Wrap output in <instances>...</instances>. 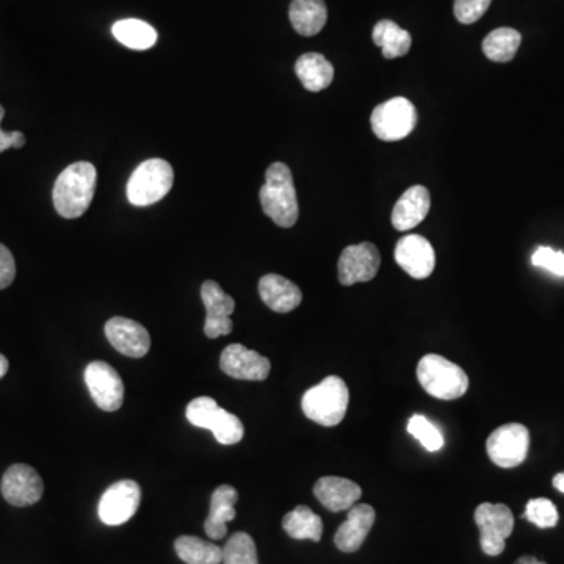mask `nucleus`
<instances>
[{
    "label": "nucleus",
    "mask_w": 564,
    "mask_h": 564,
    "mask_svg": "<svg viewBox=\"0 0 564 564\" xmlns=\"http://www.w3.org/2000/svg\"><path fill=\"white\" fill-rule=\"evenodd\" d=\"M420 386L439 400H456L463 397L469 387L466 372L455 362L439 355H427L417 366Z\"/></svg>",
    "instance_id": "4"
},
{
    "label": "nucleus",
    "mask_w": 564,
    "mask_h": 564,
    "mask_svg": "<svg viewBox=\"0 0 564 564\" xmlns=\"http://www.w3.org/2000/svg\"><path fill=\"white\" fill-rule=\"evenodd\" d=\"M532 264L535 267L544 268L554 275L564 276V253H561V251L552 250L547 246H539L538 250L533 253Z\"/></svg>",
    "instance_id": "34"
},
{
    "label": "nucleus",
    "mask_w": 564,
    "mask_h": 564,
    "mask_svg": "<svg viewBox=\"0 0 564 564\" xmlns=\"http://www.w3.org/2000/svg\"><path fill=\"white\" fill-rule=\"evenodd\" d=\"M430 192L423 185L409 187L392 210V225L397 231H411L427 218L430 212Z\"/></svg>",
    "instance_id": "19"
},
{
    "label": "nucleus",
    "mask_w": 564,
    "mask_h": 564,
    "mask_svg": "<svg viewBox=\"0 0 564 564\" xmlns=\"http://www.w3.org/2000/svg\"><path fill=\"white\" fill-rule=\"evenodd\" d=\"M176 554L187 564H221L223 549L196 536H179L174 543Z\"/></svg>",
    "instance_id": "28"
},
{
    "label": "nucleus",
    "mask_w": 564,
    "mask_h": 564,
    "mask_svg": "<svg viewBox=\"0 0 564 564\" xmlns=\"http://www.w3.org/2000/svg\"><path fill=\"white\" fill-rule=\"evenodd\" d=\"M98 171L90 162H76L62 171L55 181L54 207L58 215L68 220L82 217L93 201Z\"/></svg>",
    "instance_id": "1"
},
{
    "label": "nucleus",
    "mask_w": 564,
    "mask_h": 564,
    "mask_svg": "<svg viewBox=\"0 0 564 564\" xmlns=\"http://www.w3.org/2000/svg\"><path fill=\"white\" fill-rule=\"evenodd\" d=\"M295 73L306 90L319 93L333 84L334 66L322 54L309 52L298 58Z\"/></svg>",
    "instance_id": "24"
},
{
    "label": "nucleus",
    "mask_w": 564,
    "mask_h": 564,
    "mask_svg": "<svg viewBox=\"0 0 564 564\" xmlns=\"http://www.w3.org/2000/svg\"><path fill=\"white\" fill-rule=\"evenodd\" d=\"M8 367H10V364H8V359L5 358L4 355H0V380H2L5 375H7Z\"/></svg>",
    "instance_id": "37"
},
{
    "label": "nucleus",
    "mask_w": 564,
    "mask_h": 564,
    "mask_svg": "<svg viewBox=\"0 0 564 564\" xmlns=\"http://www.w3.org/2000/svg\"><path fill=\"white\" fill-rule=\"evenodd\" d=\"M220 367L226 375L235 380L264 381L272 370V364L257 351L232 344L221 353Z\"/></svg>",
    "instance_id": "15"
},
{
    "label": "nucleus",
    "mask_w": 564,
    "mask_h": 564,
    "mask_svg": "<svg viewBox=\"0 0 564 564\" xmlns=\"http://www.w3.org/2000/svg\"><path fill=\"white\" fill-rule=\"evenodd\" d=\"M174 171L163 159H149L138 165L127 182V199L138 207L151 206L170 193Z\"/></svg>",
    "instance_id": "5"
},
{
    "label": "nucleus",
    "mask_w": 564,
    "mask_h": 564,
    "mask_svg": "<svg viewBox=\"0 0 564 564\" xmlns=\"http://www.w3.org/2000/svg\"><path fill=\"white\" fill-rule=\"evenodd\" d=\"M141 489L137 481H116L99 500V519L105 525L126 524L140 507Z\"/></svg>",
    "instance_id": "11"
},
{
    "label": "nucleus",
    "mask_w": 564,
    "mask_h": 564,
    "mask_svg": "<svg viewBox=\"0 0 564 564\" xmlns=\"http://www.w3.org/2000/svg\"><path fill=\"white\" fill-rule=\"evenodd\" d=\"M5 109L0 105V123L4 120ZM26 145V137L22 132H4L0 127V152L7 151L8 148H22Z\"/></svg>",
    "instance_id": "36"
},
{
    "label": "nucleus",
    "mask_w": 564,
    "mask_h": 564,
    "mask_svg": "<svg viewBox=\"0 0 564 564\" xmlns=\"http://www.w3.org/2000/svg\"><path fill=\"white\" fill-rule=\"evenodd\" d=\"M239 494L232 486H218L210 499V511L204 522V530L210 539H223L228 533V522L234 521L235 503Z\"/></svg>",
    "instance_id": "22"
},
{
    "label": "nucleus",
    "mask_w": 564,
    "mask_h": 564,
    "mask_svg": "<svg viewBox=\"0 0 564 564\" xmlns=\"http://www.w3.org/2000/svg\"><path fill=\"white\" fill-rule=\"evenodd\" d=\"M113 37L134 51H148L157 43V32L140 19H121L112 27Z\"/></svg>",
    "instance_id": "26"
},
{
    "label": "nucleus",
    "mask_w": 564,
    "mask_h": 564,
    "mask_svg": "<svg viewBox=\"0 0 564 564\" xmlns=\"http://www.w3.org/2000/svg\"><path fill=\"white\" fill-rule=\"evenodd\" d=\"M492 0H455L453 11L461 24H474L488 11Z\"/></svg>",
    "instance_id": "33"
},
{
    "label": "nucleus",
    "mask_w": 564,
    "mask_h": 564,
    "mask_svg": "<svg viewBox=\"0 0 564 564\" xmlns=\"http://www.w3.org/2000/svg\"><path fill=\"white\" fill-rule=\"evenodd\" d=\"M282 527L293 539H311L314 543H319L322 539V519L311 508L304 507V505L287 513L282 519Z\"/></svg>",
    "instance_id": "27"
},
{
    "label": "nucleus",
    "mask_w": 564,
    "mask_h": 564,
    "mask_svg": "<svg viewBox=\"0 0 564 564\" xmlns=\"http://www.w3.org/2000/svg\"><path fill=\"white\" fill-rule=\"evenodd\" d=\"M185 416L193 427L212 431L215 439L223 445L239 444L245 434L242 420L220 408L214 398H195L188 403Z\"/></svg>",
    "instance_id": "6"
},
{
    "label": "nucleus",
    "mask_w": 564,
    "mask_h": 564,
    "mask_svg": "<svg viewBox=\"0 0 564 564\" xmlns=\"http://www.w3.org/2000/svg\"><path fill=\"white\" fill-rule=\"evenodd\" d=\"M525 519L539 528H552L558 524V510L549 499H533L525 508Z\"/></svg>",
    "instance_id": "32"
},
{
    "label": "nucleus",
    "mask_w": 564,
    "mask_h": 564,
    "mask_svg": "<svg viewBox=\"0 0 564 564\" xmlns=\"http://www.w3.org/2000/svg\"><path fill=\"white\" fill-rule=\"evenodd\" d=\"M514 564H546V563H544V561H539L538 558L530 557V555H527V557L519 558V560H517L516 563Z\"/></svg>",
    "instance_id": "38"
},
{
    "label": "nucleus",
    "mask_w": 564,
    "mask_h": 564,
    "mask_svg": "<svg viewBox=\"0 0 564 564\" xmlns=\"http://www.w3.org/2000/svg\"><path fill=\"white\" fill-rule=\"evenodd\" d=\"M521 33L510 27L492 30L483 41V52L492 62L507 63L513 60L521 46Z\"/></svg>",
    "instance_id": "29"
},
{
    "label": "nucleus",
    "mask_w": 564,
    "mask_h": 564,
    "mask_svg": "<svg viewBox=\"0 0 564 564\" xmlns=\"http://www.w3.org/2000/svg\"><path fill=\"white\" fill-rule=\"evenodd\" d=\"M15 276V257H13L7 246L0 243V290L11 286V282L15 281Z\"/></svg>",
    "instance_id": "35"
},
{
    "label": "nucleus",
    "mask_w": 564,
    "mask_h": 564,
    "mask_svg": "<svg viewBox=\"0 0 564 564\" xmlns=\"http://www.w3.org/2000/svg\"><path fill=\"white\" fill-rule=\"evenodd\" d=\"M314 494L326 510L339 513L355 507L361 499V488L355 481L342 477H322L314 486Z\"/></svg>",
    "instance_id": "20"
},
{
    "label": "nucleus",
    "mask_w": 564,
    "mask_h": 564,
    "mask_svg": "<svg viewBox=\"0 0 564 564\" xmlns=\"http://www.w3.org/2000/svg\"><path fill=\"white\" fill-rule=\"evenodd\" d=\"M395 261L411 278L425 279L434 272L436 254L425 237L409 234L398 240Z\"/></svg>",
    "instance_id": "17"
},
{
    "label": "nucleus",
    "mask_w": 564,
    "mask_h": 564,
    "mask_svg": "<svg viewBox=\"0 0 564 564\" xmlns=\"http://www.w3.org/2000/svg\"><path fill=\"white\" fill-rule=\"evenodd\" d=\"M373 43L383 49L384 58L392 60L408 54L413 38L394 21L383 19L373 27Z\"/></svg>",
    "instance_id": "25"
},
{
    "label": "nucleus",
    "mask_w": 564,
    "mask_h": 564,
    "mask_svg": "<svg viewBox=\"0 0 564 564\" xmlns=\"http://www.w3.org/2000/svg\"><path fill=\"white\" fill-rule=\"evenodd\" d=\"M259 295L268 308L279 314H287L297 309L303 301L300 287L290 279L275 273L262 276L259 281Z\"/></svg>",
    "instance_id": "21"
},
{
    "label": "nucleus",
    "mask_w": 564,
    "mask_h": 564,
    "mask_svg": "<svg viewBox=\"0 0 564 564\" xmlns=\"http://www.w3.org/2000/svg\"><path fill=\"white\" fill-rule=\"evenodd\" d=\"M475 522L480 528L481 550L489 557L502 554L514 528L510 508L503 503H481L475 510Z\"/></svg>",
    "instance_id": "8"
},
{
    "label": "nucleus",
    "mask_w": 564,
    "mask_h": 564,
    "mask_svg": "<svg viewBox=\"0 0 564 564\" xmlns=\"http://www.w3.org/2000/svg\"><path fill=\"white\" fill-rule=\"evenodd\" d=\"M262 210L268 218L281 228H292L300 215L297 190L293 184V176L286 163L275 162L265 173V184L261 193Z\"/></svg>",
    "instance_id": "2"
},
{
    "label": "nucleus",
    "mask_w": 564,
    "mask_h": 564,
    "mask_svg": "<svg viewBox=\"0 0 564 564\" xmlns=\"http://www.w3.org/2000/svg\"><path fill=\"white\" fill-rule=\"evenodd\" d=\"M408 433L413 434L414 438L428 450V452H438L444 445V436L438 427L431 423L425 416L411 417L408 422Z\"/></svg>",
    "instance_id": "31"
},
{
    "label": "nucleus",
    "mask_w": 564,
    "mask_h": 564,
    "mask_svg": "<svg viewBox=\"0 0 564 564\" xmlns=\"http://www.w3.org/2000/svg\"><path fill=\"white\" fill-rule=\"evenodd\" d=\"M350 392L339 376H326L322 383L311 387L301 400L304 416L322 427H336L347 414Z\"/></svg>",
    "instance_id": "3"
},
{
    "label": "nucleus",
    "mask_w": 564,
    "mask_h": 564,
    "mask_svg": "<svg viewBox=\"0 0 564 564\" xmlns=\"http://www.w3.org/2000/svg\"><path fill=\"white\" fill-rule=\"evenodd\" d=\"M85 383L93 402L107 413L118 411L124 402V383L110 364L94 361L85 369Z\"/></svg>",
    "instance_id": "10"
},
{
    "label": "nucleus",
    "mask_w": 564,
    "mask_h": 564,
    "mask_svg": "<svg viewBox=\"0 0 564 564\" xmlns=\"http://www.w3.org/2000/svg\"><path fill=\"white\" fill-rule=\"evenodd\" d=\"M554 486L560 492H564V472L563 474H557L554 477Z\"/></svg>",
    "instance_id": "39"
},
{
    "label": "nucleus",
    "mask_w": 564,
    "mask_h": 564,
    "mask_svg": "<svg viewBox=\"0 0 564 564\" xmlns=\"http://www.w3.org/2000/svg\"><path fill=\"white\" fill-rule=\"evenodd\" d=\"M105 337L116 351L129 358H143L151 348L148 329L126 317H113L105 323Z\"/></svg>",
    "instance_id": "16"
},
{
    "label": "nucleus",
    "mask_w": 564,
    "mask_h": 564,
    "mask_svg": "<svg viewBox=\"0 0 564 564\" xmlns=\"http://www.w3.org/2000/svg\"><path fill=\"white\" fill-rule=\"evenodd\" d=\"M201 298L206 308V323H204L206 336L209 339H217L231 334L234 328L231 320V315L235 311L234 298L221 289L220 284L215 281L204 282L201 287Z\"/></svg>",
    "instance_id": "14"
},
{
    "label": "nucleus",
    "mask_w": 564,
    "mask_h": 564,
    "mask_svg": "<svg viewBox=\"0 0 564 564\" xmlns=\"http://www.w3.org/2000/svg\"><path fill=\"white\" fill-rule=\"evenodd\" d=\"M530 433L521 423H507L497 428L486 441L492 463L503 469L521 466L527 460Z\"/></svg>",
    "instance_id": "9"
},
{
    "label": "nucleus",
    "mask_w": 564,
    "mask_h": 564,
    "mask_svg": "<svg viewBox=\"0 0 564 564\" xmlns=\"http://www.w3.org/2000/svg\"><path fill=\"white\" fill-rule=\"evenodd\" d=\"M289 18L301 37H314L322 32L328 21V8L325 0H292Z\"/></svg>",
    "instance_id": "23"
},
{
    "label": "nucleus",
    "mask_w": 564,
    "mask_h": 564,
    "mask_svg": "<svg viewBox=\"0 0 564 564\" xmlns=\"http://www.w3.org/2000/svg\"><path fill=\"white\" fill-rule=\"evenodd\" d=\"M372 131L383 141H398L408 137L417 123L413 102L406 98H392L376 105L372 113Z\"/></svg>",
    "instance_id": "7"
},
{
    "label": "nucleus",
    "mask_w": 564,
    "mask_h": 564,
    "mask_svg": "<svg viewBox=\"0 0 564 564\" xmlns=\"http://www.w3.org/2000/svg\"><path fill=\"white\" fill-rule=\"evenodd\" d=\"M380 251L373 243L350 245L342 251L337 264L340 284L353 286L358 282H369L380 270Z\"/></svg>",
    "instance_id": "12"
},
{
    "label": "nucleus",
    "mask_w": 564,
    "mask_h": 564,
    "mask_svg": "<svg viewBox=\"0 0 564 564\" xmlns=\"http://www.w3.org/2000/svg\"><path fill=\"white\" fill-rule=\"evenodd\" d=\"M223 564H259L254 539L248 533H235L223 549Z\"/></svg>",
    "instance_id": "30"
},
{
    "label": "nucleus",
    "mask_w": 564,
    "mask_h": 564,
    "mask_svg": "<svg viewBox=\"0 0 564 564\" xmlns=\"http://www.w3.org/2000/svg\"><path fill=\"white\" fill-rule=\"evenodd\" d=\"M2 496L13 507H30L40 502L44 485L40 474L27 464H13L8 467L0 485Z\"/></svg>",
    "instance_id": "13"
},
{
    "label": "nucleus",
    "mask_w": 564,
    "mask_h": 564,
    "mask_svg": "<svg viewBox=\"0 0 564 564\" xmlns=\"http://www.w3.org/2000/svg\"><path fill=\"white\" fill-rule=\"evenodd\" d=\"M376 513L370 505L359 503L348 510L347 521L340 525L334 536V544L340 552L353 554L361 549L375 524Z\"/></svg>",
    "instance_id": "18"
}]
</instances>
